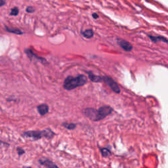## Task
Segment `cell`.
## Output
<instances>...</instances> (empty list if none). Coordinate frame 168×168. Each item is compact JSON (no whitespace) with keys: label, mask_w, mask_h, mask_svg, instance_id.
<instances>
[{"label":"cell","mask_w":168,"mask_h":168,"mask_svg":"<svg viewBox=\"0 0 168 168\" xmlns=\"http://www.w3.org/2000/svg\"><path fill=\"white\" fill-rule=\"evenodd\" d=\"M92 16H93V17L94 18V19H97V18H99V15H98L97 13H93L92 15Z\"/></svg>","instance_id":"20"},{"label":"cell","mask_w":168,"mask_h":168,"mask_svg":"<svg viewBox=\"0 0 168 168\" xmlns=\"http://www.w3.org/2000/svg\"><path fill=\"white\" fill-rule=\"evenodd\" d=\"M6 3V0H0V7L3 6Z\"/></svg>","instance_id":"18"},{"label":"cell","mask_w":168,"mask_h":168,"mask_svg":"<svg viewBox=\"0 0 168 168\" xmlns=\"http://www.w3.org/2000/svg\"><path fill=\"white\" fill-rule=\"evenodd\" d=\"M25 53L27 55V56H28V58L30 59V60H32V59L35 58L36 59H38V60L40 61L43 64H45V63H47V61H46L45 59H43L42 57H40V56H38L36 55H35V54L33 53V51H32L30 49H26Z\"/></svg>","instance_id":"7"},{"label":"cell","mask_w":168,"mask_h":168,"mask_svg":"<svg viewBox=\"0 0 168 168\" xmlns=\"http://www.w3.org/2000/svg\"><path fill=\"white\" fill-rule=\"evenodd\" d=\"M148 37H149L150 39H151L152 42L156 43V42H158V41H163V42H164V43H168V40H167V39L164 38V37H162V36H153L150 35V36H148Z\"/></svg>","instance_id":"9"},{"label":"cell","mask_w":168,"mask_h":168,"mask_svg":"<svg viewBox=\"0 0 168 168\" xmlns=\"http://www.w3.org/2000/svg\"><path fill=\"white\" fill-rule=\"evenodd\" d=\"M82 33L84 38H87V39L91 38L93 37V36H94V32L91 29L85 30L84 31V32H82Z\"/></svg>","instance_id":"11"},{"label":"cell","mask_w":168,"mask_h":168,"mask_svg":"<svg viewBox=\"0 0 168 168\" xmlns=\"http://www.w3.org/2000/svg\"><path fill=\"white\" fill-rule=\"evenodd\" d=\"M55 135V133L49 128H47L42 131H28L22 134V137L25 138L32 139L33 141H37L43 137L50 139Z\"/></svg>","instance_id":"2"},{"label":"cell","mask_w":168,"mask_h":168,"mask_svg":"<svg viewBox=\"0 0 168 168\" xmlns=\"http://www.w3.org/2000/svg\"><path fill=\"white\" fill-rule=\"evenodd\" d=\"M63 126L70 130H74L76 128V124L74 123H63Z\"/></svg>","instance_id":"13"},{"label":"cell","mask_w":168,"mask_h":168,"mask_svg":"<svg viewBox=\"0 0 168 168\" xmlns=\"http://www.w3.org/2000/svg\"><path fill=\"white\" fill-rule=\"evenodd\" d=\"M17 153H18V154H19V156H22V154H24L25 153V151H24V149L20 148V147H18V148H17Z\"/></svg>","instance_id":"16"},{"label":"cell","mask_w":168,"mask_h":168,"mask_svg":"<svg viewBox=\"0 0 168 168\" xmlns=\"http://www.w3.org/2000/svg\"><path fill=\"white\" fill-rule=\"evenodd\" d=\"M88 76H89V78L90 79V80L92 81L93 82L99 83V82H101L102 81V77H100L99 76H96V75H95L93 73H91V72H88Z\"/></svg>","instance_id":"10"},{"label":"cell","mask_w":168,"mask_h":168,"mask_svg":"<svg viewBox=\"0 0 168 168\" xmlns=\"http://www.w3.org/2000/svg\"><path fill=\"white\" fill-rule=\"evenodd\" d=\"M102 80H104V82L106 84H107L116 93H120V87H119L118 85L116 84V82H114V80H113L111 77L108 76L102 77Z\"/></svg>","instance_id":"4"},{"label":"cell","mask_w":168,"mask_h":168,"mask_svg":"<svg viewBox=\"0 0 168 168\" xmlns=\"http://www.w3.org/2000/svg\"><path fill=\"white\" fill-rule=\"evenodd\" d=\"M37 110L41 116H45L49 112V106L46 104H41L38 106Z\"/></svg>","instance_id":"8"},{"label":"cell","mask_w":168,"mask_h":168,"mask_svg":"<svg viewBox=\"0 0 168 168\" xmlns=\"http://www.w3.org/2000/svg\"><path fill=\"white\" fill-rule=\"evenodd\" d=\"M117 41H118V44L120 45L124 51H131L133 49V45H131L130 42H128V41L120 40V39H118Z\"/></svg>","instance_id":"6"},{"label":"cell","mask_w":168,"mask_h":168,"mask_svg":"<svg viewBox=\"0 0 168 168\" xmlns=\"http://www.w3.org/2000/svg\"><path fill=\"white\" fill-rule=\"evenodd\" d=\"M39 162H40V164L41 165L44 166L45 168H59L55 163L51 161L50 160H49L47 158H41L39 160Z\"/></svg>","instance_id":"5"},{"label":"cell","mask_w":168,"mask_h":168,"mask_svg":"<svg viewBox=\"0 0 168 168\" xmlns=\"http://www.w3.org/2000/svg\"><path fill=\"white\" fill-rule=\"evenodd\" d=\"M19 10L18 7H14V8H13L11 9V11L10 13V15H11V16H17L19 14Z\"/></svg>","instance_id":"15"},{"label":"cell","mask_w":168,"mask_h":168,"mask_svg":"<svg viewBox=\"0 0 168 168\" xmlns=\"http://www.w3.org/2000/svg\"><path fill=\"white\" fill-rule=\"evenodd\" d=\"M6 30L8 32H11V33H16V34H18V35L22 34V32H21V31H20V30H19V29H17V28H13L6 27Z\"/></svg>","instance_id":"12"},{"label":"cell","mask_w":168,"mask_h":168,"mask_svg":"<svg viewBox=\"0 0 168 168\" xmlns=\"http://www.w3.org/2000/svg\"><path fill=\"white\" fill-rule=\"evenodd\" d=\"M26 11L27 13H33L35 11V9L33 8L32 7H28L26 9Z\"/></svg>","instance_id":"17"},{"label":"cell","mask_w":168,"mask_h":168,"mask_svg":"<svg viewBox=\"0 0 168 168\" xmlns=\"http://www.w3.org/2000/svg\"><path fill=\"white\" fill-rule=\"evenodd\" d=\"M112 108L108 105L102 106L98 110L95 109L93 112V121H100L105 118L112 112Z\"/></svg>","instance_id":"3"},{"label":"cell","mask_w":168,"mask_h":168,"mask_svg":"<svg viewBox=\"0 0 168 168\" xmlns=\"http://www.w3.org/2000/svg\"><path fill=\"white\" fill-rule=\"evenodd\" d=\"M0 144H3V145H4V146H9V144L8 143H5V142L2 141H0Z\"/></svg>","instance_id":"19"},{"label":"cell","mask_w":168,"mask_h":168,"mask_svg":"<svg viewBox=\"0 0 168 168\" xmlns=\"http://www.w3.org/2000/svg\"><path fill=\"white\" fill-rule=\"evenodd\" d=\"M87 82V78L84 75H78L76 77L68 76L64 79L63 87L64 89L70 91L78 87H81L86 84Z\"/></svg>","instance_id":"1"},{"label":"cell","mask_w":168,"mask_h":168,"mask_svg":"<svg viewBox=\"0 0 168 168\" xmlns=\"http://www.w3.org/2000/svg\"><path fill=\"white\" fill-rule=\"evenodd\" d=\"M100 151H101L102 156H104V157L109 156L111 154L110 151L107 148H102L101 150H100Z\"/></svg>","instance_id":"14"},{"label":"cell","mask_w":168,"mask_h":168,"mask_svg":"<svg viewBox=\"0 0 168 168\" xmlns=\"http://www.w3.org/2000/svg\"><path fill=\"white\" fill-rule=\"evenodd\" d=\"M23 168H32V167H24Z\"/></svg>","instance_id":"21"}]
</instances>
